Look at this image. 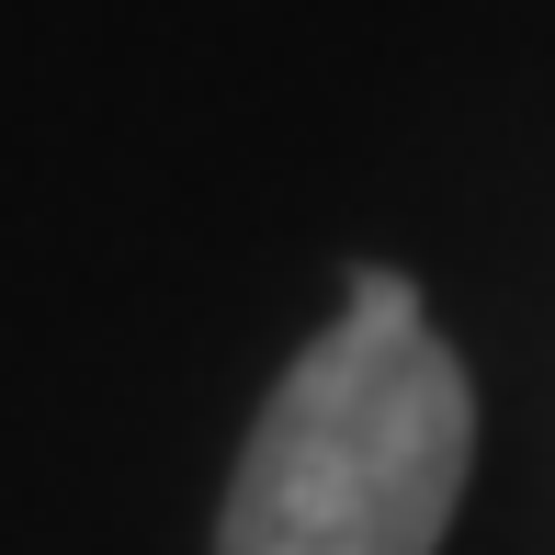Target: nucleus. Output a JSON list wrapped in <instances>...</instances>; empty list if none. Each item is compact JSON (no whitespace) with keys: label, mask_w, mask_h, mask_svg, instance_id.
Wrapping results in <instances>:
<instances>
[{"label":"nucleus","mask_w":555,"mask_h":555,"mask_svg":"<svg viewBox=\"0 0 555 555\" xmlns=\"http://www.w3.org/2000/svg\"><path fill=\"white\" fill-rule=\"evenodd\" d=\"M476 476V386L420 284L351 272V307L284 363L238 442L216 555H431Z\"/></svg>","instance_id":"f257e3e1"}]
</instances>
